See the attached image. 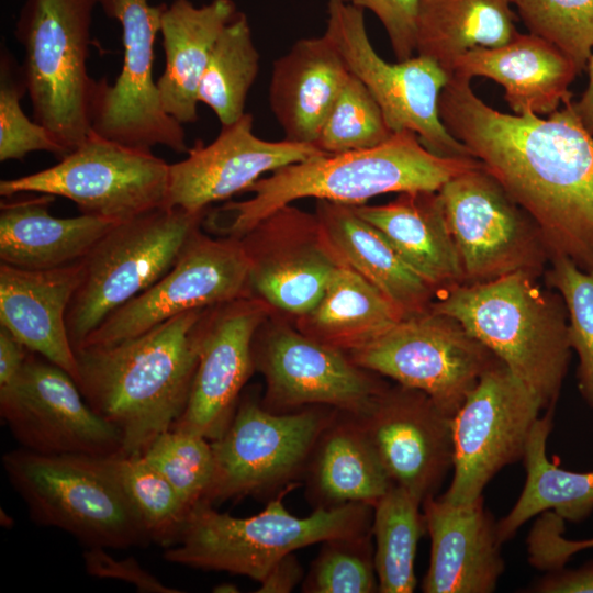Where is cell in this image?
<instances>
[{
  "label": "cell",
  "instance_id": "obj_1",
  "mask_svg": "<svg viewBox=\"0 0 593 593\" xmlns=\"http://www.w3.org/2000/svg\"><path fill=\"white\" fill-rule=\"evenodd\" d=\"M470 81L451 76L443 89L444 126L536 221L550 259L593 269V136L572 98L546 119L507 114L481 100Z\"/></svg>",
  "mask_w": 593,
  "mask_h": 593
},
{
  "label": "cell",
  "instance_id": "obj_2",
  "mask_svg": "<svg viewBox=\"0 0 593 593\" xmlns=\"http://www.w3.org/2000/svg\"><path fill=\"white\" fill-rule=\"evenodd\" d=\"M203 311L179 314L112 345L75 350L76 383L90 407L120 433L122 454L143 455L183 413Z\"/></svg>",
  "mask_w": 593,
  "mask_h": 593
},
{
  "label": "cell",
  "instance_id": "obj_3",
  "mask_svg": "<svg viewBox=\"0 0 593 593\" xmlns=\"http://www.w3.org/2000/svg\"><path fill=\"white\" fill-rule=\"evenodd\" d=\"M480 165L474 157L438 156L414 132L402 131L376 147L323 154L277 169L247 189L251 198L226 202L206 212L203 220L212 233L240 238L295 200L361 205L384 193L438 191L451 178Z\"/></svg>",
  "mask_w": 593,
  "mask_h": 593
},
{
  "label": "cell",
  "instance_id": "obj_4",
  "mask_svg": "<svg viewBox=\"0 0 593 593\" xmlns=\"http://www.w3.org/2000/svg\"><path fill=\"white\" fill-rule=\"evenodd\" d=\"M537 279L515 272L461 284L439 294L430 309L459 321L549 410L560 395L571 347L564 302Z\"/></svg>",
  "mask_w": 593,
  "mask_h": 593
},
{
  "label": "cell",
  "instance_id": "obj_5",
  "mask_svg": "<svg viewBox=\"0 0 593 593\" xmlns=\"http://www.w3.org/2000/svg\"><path fill=\"white\" fill-rule=\"evenodd\" d=\"M298 485L284 488L249 517L220 513L204 501L197 503L176 544L164 551V559L261 582L276 562L300 548L371 533L373 507L363 503L318 507L304 517L292 515L283 499Z\"/></svg>",
  "mask_w": 593,
  "mask_h": 593
},
{
  "label": "cell",
  "instance_id": "obj_6",
  "mask_svg": "<svg viewBox=\"0 0 593 593\" xmlns=\"http://www.w3.org/2000/svg\"><path fill=\"white\" fill-rule=\"evenodd\" d=\"M7 478L36 524L59 528L86 548L127 549L152 542L108 457L5 452Z\"/></svg>",
  "mask_w": 593,
  "mask_h": 593
},
{
  "label": "cell",
  "instance_id": "obj_7",
  "mask_svg": "<svg viewBox=\"0 0 593 593\" xmlns=\"http://www.w3.org/2000/svg\"><path fill=\"white\" fill-rule=\"evenodd\" d=\"M97 4L99 0H26L15 24L34 121L68 154L91 132L96 80L87 59Z\"/></svg>",
  "mask_w": 593,
  "mask_h": 593
},
{
  "label": "cell",
  "instance_id": "obj_8",
  "mask_svg": "<svg viewBox=\"0 0 593 593\" xmlns=\"http://www.w3.org/2000/svg\"><path fill=\"white\" fill-rule=\"evenodd\" d=\"M205 213L161 206L115 224L97 242L81 260L82 279L66 313L75 350L175 265Z\"/></svg>",
  "mask_w": 593,
  "mask_h": 593
},
{
  "label": "cell",
  "instance_id": "obj_9",
  "mask_svg": "<svg viewBox=\"0 0 593 593\" xmlns=\"http://www.w3.org/2000/svg\"><path fill=\"white\" fill-rule=\"evenodd\" d=\"M335 411L312 405L273 413L249 395L240 398L226 429L211 441L214 472L202 501L214 505L247 495H275L299 483Z\"/></svg>",
  "mask_w": 593,
  "mask_h": 593
},
{
  "label": "cell",
  "instance_id": "obj_10",
  "mask_svg": "<svg viewBox=\"0 0 593 593\" xmlns=\"http://www.w3.org/2000/svg\"><path fill=\"white\" fill-rule=\"evenodd\" d=\"M169 164L152 149L136 148L90 132L46 169L0 181V194L44 193L72 201L81 214L116 223L165 206Z\"/></svg>",
  "mask_w": 593,
  "mask_h": 593
},
{
  "label": "cell",
  "instance_id": "obj_11",
  "mask_svg": "<svg viewBox=\"0 0 593 593\" xmlns=\"http://www.w3.org/2000/svg\"><path fill=\"white\" fill-rule=\"evenodd\" d=\"M438 193L463 284L515 272L544 276L550 253L539 225L482 164L448 180Z\"/></svg>",
  "mask_w": 593,
  "mask_h": 593
},
{
  "label": "cell",
  "instance_id": "obj_12",
  "mask_svg": "<svg viewBox=\"0 0 593 593\" xmlns=\"http://www.w3.org/2000/svg\"><path fill=\"white\" fill-rule=\"evenodd\" d=\"M348 357L363 369L426 393L451 417L500 360L459 321L432 309L402 318Z\"/></svg>",
  "mask_w": 593,
  "mask_h": 593
},
{
  "label": "cell",
  "instance_id": "obj_13",
  "mask_svg": "<svg viewBox=\"0 0 593 593\" xmlns=\"http://www.w3.org/2000/svg\"><path fill=\"white\" fill-rule=\"evenodd\" d=\"M325 34L348 70L371 92L393 133L414 132L438 156L473 157L440 120L439 97L450 77L435 60L416 55L385 61L371 45L363 10L344 0H327Z\"/></svg>",
  "mask_w": 593,
  "mask_h": 593
},
{
  "label": "cell",
  "instance_id": "obj_14",
  "mask_svg": "<svg viewBox=\"0 0 593 593\" xmlns=\"http://www.w3.org/2000/svg\"><path fill=\"white\" fill-rule=\"evenodd\" d=\"M107 16L122 26V69L111 85L96 80L91 131L108 139L143 149L157 145L188 153L182 124L169 115L154 81L155 42L166 3L148 0H99Z\"/></svg>",
  "mask_w": 593,
  "mask_h": 593
},
{
  "label": "cell",
  "instance_id": "obj_15",
  "mask_svg": "<svg viewBox=\"0 0 593 593\" xmlns=\"http://www.w3.org/2000/svg\"><path fill=\"white\" fill-rule=\"evenodd\" d=\"M539 399L499 360L480 378L451 418L454 473L441 495L452 504L482 496L505 466L523 460Z\"/></svg>",
  "mask_w": 593,
  "mask_h": 593
},
{
  "label": "cell",
  "instance_id": "obj_16",
  "mask_svg": "<svg viewBox=\"0 0 593 593\" xmlns=\"http://www.w3.org/2000/svg\"><path fill=\"white\" fill-rule=\"evenodd\" d=\"M250 266L242 239L197 231L158 281L112 312L77 349L112 345L179 314L247 296Z\"/></svg>",
  "mask_w": 593,
  "mask_h": 593
},
{
  "label": "cell",
  "instance_id": "obj_17",
  "mask_svg": "<svg viewBox=\"0 0 593 593\" xmlns=\"http://www.w3.org/2000/svg\"><path fill=\"white\" fill-rule=\"evenodd\" d=\"M0 415L20 447L33 452L122 454L120 433L90 407L72 377L33 351L18 378L0 388Z\"/></svg>",
  "mask_w": 593,
  "mask_h": 593
},
{
  "label": "cell",
  "instance_id": "obj_18",
  "mask_svg": "<svg viewBox=\"0 0 593 593\" xmlns=\"http://www.w3.org/2000/svg\"><path fill=\"white\" fill-rule=\"evenodd\" d=\"M253 357L267 382L261 404L273 413L324 405L363 417L388 388L346 353L289 328L254 337Z\"/></svg>",
  "mask_w": 593,
  "mask_h": 593
},
{
  "label": "cell",
  "instance_id": "obj_19",
  "mask_svg": "<svg viewBox=\"0 0 593 593\" xmlns=\"http://www.w3.org/2000/svg\"><path fill=\"white\" fill-rule=\"evenodd\" d=\"M265 311L246 296L204 309L197 324L198 366L187 406L171 428L217 439L255 370L254 337Z\"/></svg>",
  "mask_w": 593,
  "mask_h": 593
},
{
  "label": "cell",
  "instance_id": "obj_20",
  "mask_svg": "<svg viewBox=\"0 0 593 593\" xmlns=\"http://www.w3.org/2000/svg\"><path fill=\"white\" fill-rule=\"evenodd\" d=\"M451 418L426 393L400 384L388 387L360 417L392 482L422 504L452 468Z\"/></svg>",
  "mask_w": 593,
  "mask_h": 593
},
{
  "label": "cell",
  "instance_id": "obj_21",
  "mask_svg": "<svg viewBox=\"0 0 593 593\" xmlns=\"http://www.w3.org/2000/svg\"><path fill=\"white\" fill-rule=\"evenodd\" d=\"M188 156L169 164L165 206L203 212L216 201L247 191L265 172L323 155L316 146L287 139L272 142L254 133V118L245 113L222 126L210 144L197 141Z\"/></svg>",
  "mask_w": 593,
  "mask_h": 593
},
{
  "label": "cell",
  "instance_id": "obj_22",
  "mask_svg": "<svg viewBox=\"0 0 593 593\" xmlns=\"http://www.w3.org/2000/svg\"><path fill=\"white\" fill-rule=\"evenodd\" d=\"M430 538L426 593H491L504 572L496 522L483 496L452 504L433 496L422 504Z\"/></svg>",
  "mask_w": 593,
  "mask_h": 593
},
{
  "label": "cell",
  "instance_id": "obj_23",
  "mask_svg": "<svg viewBox=\"0 0 593 593\" xmlns=\"http://www.w3.org/2000/svg\"><path fill=\"white\" fill-rule=\"evenodd\" d=\"M81 279V260L41 270L0 262V326L27 349L64 369L75 381L78 365L66 313Z\"/></svg>",
  "mask_w": 593,
  "mask_h": 593
},
{
  "label": "cell",
  "instance_id": "obj_24",
  "mask_svg": "<svg viewBox=\"0 0 593 593\" xmlns=\"http://www.w3.org/2000/svg\"><path fill=\"white\" fill-rule=\"evenodd\" d=\"M580 75L574 63L556 45L519 32L506 44L478 46L462 55L452 75L485 77L504 88L514 114L549 115L572 98L569 87Z\"/></svg>",
  "mask_w": 593,
  "mask_h": 593
},
{
  "label": "cell",
  "instance_id": "obj_25",
  "mask_svg": "<svg viewBox=\"0 0 593 593\" xmlns=\"http://www.w3.org/2000/svg\"><path fill=\"white\" fill-rule=\"evenodd\" d=\"M348 75L325 33L300 38L273 61L268 99L284 139L314 145Z\"/></svg>",
  "mask_w": 593,
  "mask_h": 593
},
{
  "label": "cell",
  "instance_id": "obj_26",
  "mask_svg": "<svg viewBox=\"0 0 593 593\" xmlns=\"http://www.w3.org/2000/svg\"><path fill=\"white\" fill-rule=\"evenodd\" d=\"M4 198L0 203V260L41 270L82 260L116 222L92 215L57 217L49 213L55 197Z\"/></svg>",
  "mask_w": 593,
  "mask_h": 593
},
{
  "label": "cell",
  "instance_id": "obj_27",
  "mask_svg": "<svg viewBox=\"0 0 593 593\" xmlns=\"http://www.w3.org/2000/svg\"><path fill=\"white\" fill-rule=\"evenodd\" d=\"M379 230L437 296L463 284L458 251L438 191L402 192L382 205H353Z\"/></svg>",
  "mask_w": 593,
  "mask_h": 593
},
{
  "label": "cell",
  "instance_id": "obj_28",
  "mask_svg": "<svg viewBox=\"0 0 593 593\" xmlns=\"http://www.w3.org/2000/svg\"><path fill=\"white\" fill-rule=\"evenodd\" d=\"M303 479L314 508L374 504L394 484L360 417L336 410L320 434Z\"/></svg>",
  "mask_w": 593,
  "mask_h": 593
},
{
  "label": "cell",
  "instance_id": "obj_29",
  "mask_svg": "<svg viewBox=\"0 0 593 593\" xmlns=\"http://www.w3.org/2000/svg\"><path fill=\"white\" fill-rule=\"evenodd\" d=\"M316 220L325 242L340 261L378 288L404 317L430 309L437 298L434 288L353 205L318 200Z\"/></svg>",
  "mask_w": 593,
  "mask_h": 593
},
{
  "label": "cell",
  "instance_id": "obj_30",
  "mask_svg": "<svg viewBox=\"0 0 593 593\" xmlns=\"http://www.w3.org/2000/svg\"><path fill=\"white\" fill-rule=\"evenodd\" d=\"M233 0H212L195 7L190 0H174L160 20L165 70L157 80L165 111L181 124L198 115V90L213 46L236 15Z\"/></svg>",
  "mask_w": 593,
  "mask_h": 593
},
{
  "label": "cell",
  "instance_id": "obj_31",
  "mask_svg": "<svg viewBox=\"0 0 593 593\" xmlns=\"http://www.w3.org/2000/svg\"><path fill=\"white\" fill-rule=\"evenodd\" d=\"M510 0H419L415 52L451 77L455 63L474 47H496L517 33Z\"/></svg>",
  "mask_w": 593,
  "mask_h": 593
},
{
  "label": "cell",
  "instance_id": "obj_32",
  "mask_svg": "<svg viewBox=\"0 0 593 593\" xmlns=\"http://www.w3.org/2000/svg\"><path fill=\"white\" fill-rule=\"evenodd\" d=\"M553 409L539 416L523 457L526 480L516 503L497 522L501 542L510 540L535 515L552 512L564 521L580 522L593 511V471L574 472L551 462L546 452Z\"/></svg>",
  "mask_w": 593,
  "mask_h": 593
},
{
  "label": "cell",
  "instance_id": "obj_33",
  "mask_svg": "<svg viewBox=\"0 0 593 593\" xmlns=\"http://www.w3.org/2000/svg\"><path fill=\"white\" fill-rule=\"evenodd\" d=\"M307 316L309 336L344 353L368 344L404 318L378 288L344 262Z\"/></svg>",
  "mask_w": 593,
  "mask_h": 593
},
{
  "label": "cell",
  "instance_id": "obj_34",
  "mask_svg": "<svg viewBox=\"0 0 593 593\" xmlns=\"http://www.w3.org/2000/svg\"><path fill=\"white\" fill-rule=\"evenodd\" d=\"M421 506L414 495L396 484L373 506L371 535L381 593H412L416 586V549L426 530Z\"/></svg>",
  "mask_w": 593,
  "mask_h": 593
},
{
  "label": "cell",
  "instance_id": "obj_35",
  "mask_svg": "<svg viewBox=\"0 0 593 593\" xmlns=\"http://www.w3.org/2000/svg\"><path fill=\"white\" fill-rule=\"evenodd\" d=\"M334 255L318 245H305L270 258L249 256V288L284 312L307 315L342 262Z\"/></svg>",
  "mask_w": 593,
  "mask_h": 593
},
{
  "label": "cell",
  "instance_id": "obj_36",
  "mask_svg": "<svg viewBox=\"0 0 593 593\" xmlns=\"http://www.w3.org/2000/svg\"><path fill=\"white\" fill-rule=\"evenodd\" d=\"M260 55L247 16L237 12L223 29L202 75L198 101L208 105L222 126L238 121L259 71Z\"/></svg>",
  "mask_w": 593,
  "mask_h": 593
},
{
  "label": "cell",
  "instance_id": "obj_37",
  "mask_svg": "<svg viewBox=\"0 0 593 593\" xmlns=\"http://www.w3.org/2000/svg\"><path fill=\"white\" fill-rule=\"evenodd\" d=\"M108 461L152 542L175 545L190 511L172 485L143 455L116 454Z\"/></svg>",
  "mask_w": 593,
  "mask_h": 593
},
{
  "label": "cell",
  "instance_id": "obj_38",
  "mask_svg": "<svg viewBox=\"0 0 593 593\" xmlns=\"http://www.w3.org/2000/svg\"><path fill=\"white\" fill-rule=\"evenodd\" d=\"M393 132L367 87L350 71L314 143L324 154L379 146Z\"/></svg>",
  "mask_w": 593,
  "mask_h": 593
},
{
  "label": "cell",
  "instance_id": "obj_39",
  "mask_svg": "<svg viewBox=\"0 0 593 593\" xmlns=\"http://www.w3.org/2000/svg\"><path fill=\"white\" fill-rule=\"evenodd\" d=\"M548 288L557 291L568 314V337L578 356V389L593 407V269L583 270L563 256L552 257L544 273Z\"/></svg>",
  "mask_w": 593,
  "mask_h": 593
},
{
  "label": "cell",
  "instance_id": "obj_40",
  "mask_svg": "<svg viewBox=\"0 0 593 593\" xmlns=\"http://www.w3.org/2000/svg\"><path fill=\"white\" fill-rule=\"evenodd\" d=\"M143 456L167 479L189 511L203 500L214 472L211 440L171 428L156 437Z\"/></svg>",
  "mask_w": 593,
  "mask_h": 593
},
{
  "label": "cell",
  "instance_id": "obj_41",
  "mask_svg": "<svg viewBox=\"0 0 593 593\" xmlns=\"http://www.w3.org/2000/svg\"><path fill=\"white\" fill-rule=\"evenodd\" d=\"M528 32L561 49L581 74L593 53V0H510Z\"/></svg>",
  "mask_w": 593,
  "mask_h": 593
},
{
  "label": "cell",
  "instance_id": "obj_42",
  "mask_svg": "<svg viewBox=\"0 0 593 593\" xmlns=\"http://www.w3.org/2000/svg\"><path fill=\"white\" fill-rule=\"evenodd\" d=\"M371 533L328 539L302 581L305 593L379 592Z\"/></svg>",
  "mask_w": 593,
  "mask_h": 593
},
{
  "label": "cell",
  "instance_id": "obj_43",
  "mask_svg": "<svg viewBox=\"0 0 593 593\" xmlns=\"http://www.w3.org/2000/svg\"><path fill=\"white\" fill-rule=\"evenodd\" d=\"M27 92L22 66L8 48L0 54V161L22 160L36 150L54 154L58 159L68 152L41 124L32 121L21 107Z\"/></svg>",
  "mask_w": 593,
  "mask_h": 593
},
{
  "label": "cell",
  "instance_id": "obj_44",
  "mask_svg": "<svg viewBox=\"0 0 593 593\" xmlns=\"http://www.w3.org/2000/svg\"><path fill=\"white\" fill-rule=\"evenodd\" d=\"M564 519L552 512L534 526L528 539V551L532 563L538 568L556 571L577 552L593 548V538L585 540H569L562 537Z\"/></svg>",
  "mask_w": 593,
  "mask_h": 593
},
{
  "label": "cell",
  "instance_id": "obj_45",
  "mask_svg": "<svg viewBox=\"0 0 593 593\" xmlns=\"http://www.w3.org/2000/svg\"><path fill=\"white\" fill-rule=\"evenodd\" d=\"M372 12L383 25L392 51L402 61L415 53V19L419 0H344Z\"/></svg>",
  "mask_w": 593,
  "mask_h": 593
},
{
  "label": "cell",
  "instance_id": "obj_46",
  "mask_svg": "<svg viewBox=\"0 0 593 593\" xmlns=\"http://www.w3.org/2000/svg\"><path fill=\"white\" fill-rule=\"evenodd\" d=\"M82 558L86 571L90 575L125 581L133 584L139 592H180L160 582L143 569L134 558L115 559L107 552V549L99 547L86 548Z\"/></svg>",
  "mask_w": 593,
  "mask_h": 593
},
{
  "label": "cell",
  "instance_id": "obj_47",
  "mask_svg": "<svg viewBox=\"0 0 593 593\" xmlns=\"http://www.w3.org/2000/svg\"><path fill=\"white\" fill-rule=\"evenodd\" d=\"M541 593H593V563L577 570H556L534 586Z\"/></svg>",
  "mask_w": 593,
  "mask_h": 593
},
{
  "label": "cell",
  "instance_id": "obj_48",
  "mask_svg": "<svg viewBox=\"0 0 593 593\" xmlns=\"http://www.w3.org/2000/svg\"><path fill=\"white\" fill-rule=\"evenodd\" d=\"M303 579V569L294 552H291L272 566L260 582V586L256 592L289 593L302 582Z\"/></svg>",
  "mask_w": 593,
  "mask_h": 593
},
{
  "label": "cell",
  "instance_id": "obj_49",
  "mask_svg": "<svg viewBox=\"0 0 593 593\" xmlns=\"http://www.w3.org/2000/svg\"><path fill=\"white\" fill-rule=\"evenodd\" d=\"M30 351L10 331L0 326V388L18 378Z\"/></svg>",
  "mask_w": 593,
  "mask_h": 593
},
{
  "label": "cell",
  "instance_id": "obj_50",
  "mask_svg": "<svg viewBox=\"0 0 593 593\" xmlns=\"http://www.w3.org/2000/svg\"><path fill=\"white\" fill-rule=\"evenodd\" d=\"M588 86L578 101H572L575 115L582 127L593 136V53L586 64Z\"/></svg>",
  "mask_w": 593,
  "mask_h": 593
},
{
  "label": "cell",
  "instance_id": "obj_51",
  "mask_svg": "<svg viewBox=\"0 0 593 593\" xmlns=\"http://www.w3.org/2000/svg\"><path fill=\"white\" fill-rule=\"evenodd\" d=\"M214 592H238L237 588L233 584H221L214 589Z\"/></svg>",
  "mask_w": 593,
  "mask_h": 593
}]
</instances>
